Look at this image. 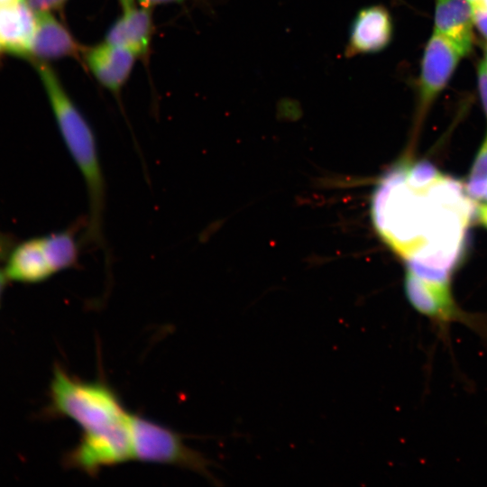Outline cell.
<instances>
[{
  "label": "cell",
  "mask_w": 487,
  "mask_h": 487,
  "mask_svg": "<svg viewBox=\"0 0 487 487\" xmlns=\"http://www.w3.org/2000/svg\"><path fill=\"white\" fill-rule=\"evenodd\" d=\"M82 50L69 31L51 13L36 14V29L30 53L35 61L78 57Z\"/></svg>",
  "instance_id": "9c48e42d"
},
{
  "label": "cell",
  "mask_w": 487,
  "mask_h": 487,
  "mask_svg": "<svg viewBox=\"0 0 487 487\" xmlns=\"http://www.w3.org/2000/svg\"><path fill=\"white\" fill-rule=\"evenodd\" d=\"M483 199H482V201H483V203H486L487 204V189H486V192L482 198Z\"/></svg>",
  "instance_id": "603a6c76"
},
{
  "label": "cell",
  "mask_w": 487,
  "mask_h": 487,
  "mask_svg": "<svg viewBox=\"0 0 487 487\" xmlns=\"http://www.w3.org/2000/svg\"><path fill=\"white\" fill-rule=\"evenodd\" d=\"M140 6L152 8L154 6L165 4L182 3L188 0H137Z\"/></svg>",
  "instance_id": "e0dca14e"
},
{
  "label": "cell",
  "mask_w": 487,
  "mask_h": 487,
  "mask_svg": "<svg viewBox=\"0 0 487 487\" xmlns=\"http://www.w3.org/2000/svg\"><path fill=\"white\" fill-rule=\"evenodd\" d=\"M473 24L467 0H436L434 32L451 41L463 56L472 50Z\"/></svg>",
  "instance_id": "30bf717a"
},
{
  "label": "cell",
  "mask_w": 487,
  "mask_h": 487,
  "mask_svg": "<svg viewBox=\"0 0 487 487\" xmlns=\"http://www.w3.org/2000/svg\"><path fill=\"white\" fill-rule=\"evenodd\" d=\"M68 0H27L35 14L51 13L60 10Z\"/></svg>",
  "instance_id": "4fadbf2b"
},
{
  "label": "cell",
  "mask_w": 487,
  "mask_h": 487,
  "mask_svg": "<svg viewBox=\"0 0 487 487\" xmlns=\"http://www.w3.org/2000/svg\"><path fill=\"white\" fill-rule=\"evenodd\" d=\"M47 413L74 421L80 440L129 443L130 413L118 393L104 380L85 381L56 365L50 384Z\"/></svg>",
  "instance_id": "7a4b0ae2"
},
{
  "label": "cell",
  "mask_w": 487,
  "mask_h": 487,
  "mask_svg": "<svg viewBox=\"0 0 487 487\" xmlns=\"http://www.w3.org/2000/svg\"><path fill=\"white\" fill-rule=\"evenodd\" d=\"M471 5L476 3L478 0H467Z\"/></svg>",
  "instance_id": "cb8c5ba5"
},
{
  "label": "cell",
  "mask_w": 487,
  "mask_h": 487,
  "mask_svg": "<svg viewBox=\"0 0 487 487\" xmlns=\"http://www.w3.org/2000/svg\"><path fill=\"white\" fill-rule=\"evenodd\" d=\"M152 31V9L133 6L124 11L112 24L106 41L132 51L137 58L145 57L149 52Z\"/></svg>",
  "instance_id": "8fae6325"
},
{
  "label": "cell",
  "mask_w": 487,
  "mask_h": 487,
  "mask_svg": "<svg viewBox=\"0 0 487 487\" xmlns=\"http://www.w3.org/2000/svg\"><path fill=\"white\" fill-rule=\"evenodd\" d=\"M16 244V238L8 233L0 231V262L5 261Z\"/></svg>",
  "instance_id": "9a60e30c"
},
{
  "label": "cell",
  "mask_w": 487,
  "mask_h": 487,
  "mask_svg": "<svg viewBox=\"0 0 487 487\" xmlns=\"http://www.w3.org/2000/svg\"><path fill=\"white\" fill-rule=\"evenodd\" d=\"M463 57L455 46L434 32L422 58L418 81V121H421L432 103L442 92Z\"/></svg>",
  "instance_id": "277c9868"
},
{
  "label": "cell",
  "mask_w": 487,
  "mask_h": 487,
  "mask_svg": "<svg viewBox=\"0 0 487 487\" xmlns=\"http://www.w3.org/2000/svg\"><path fill=\"white\" fill-rule=\"evenodd\" d=\"M487 189V134L474 159L465 185L467 194L475 200L482 199Z\"/></svg>",
  "instance_id": "7c38bea8"
},
{
  "label": "cell",
  "mask_w": 487,
  "mask_h": 487,
  "mask_svg": "<svg viewBox=\"0 0 487 487\" xmlns=\"http://www.w3.org/2000/svg\"><path fill=\"white\" fill-rule=\"evenodd\" d=\"M81 54L96 80L114 93L126 83L137 59L132 51L106 41L83 49Z\"/></svg>",
  "instance_id": "8992f818"
},
{
  "label": "cell",
  "mask_w": 487,
  "mask_h": 487,
  "mask_svg": "<svg viewBox=\"0 0 487 487\" xmlns=\"http://www.w3.org/2000/svg\"><path fill=\"white\" fill-rule=\"evenodd\" d=\"M478 207V216L480 222L487 227V204L482 203Z\"/></svg>",
  "instance_id": "ac0fdd59"
},
{
  "label": "cell",
  "mask_w": 487,
  "mask_h": 487,
  "mask_svg": "<svg viewBox=\"0 0 487 487\" xmlns=\"http://www.w3.org/2000/svg\"><path fill=\"white\" fill-rule=\"evenodd\" d=\"M35 68L47 93L61 138L86 185L88 213L84 243L106 253L104 237L106 183L95 133L51 66L44 61H36Z\"/></svg>",
  "instance_id": "6da1fadb"
},
{
  "label": "cell",
  "mask_w": 487,
  "mask_h": 487,
  "mask_svg": "<svg viewBox=\"0 0 487 487\" xmlns=\"http://www.w3.org/2000/svg\"><path fill=\"white\" fill-rule=\"evenodd\" d=\"M471 5L472 8H482L487 10V0H478L476 3Z\"/></svg>",
  "instance_id": "44dd1931"
},
{
  "label": "cell",
  "mask_w": 487,
  "mask_h": 487,
  "mask_svg": "<svg viewBox=\"0 0 487 487\" xmlns=\"http://www.w3.org/2000/svg\"><path fill=\"white\" fill-rule=\"evenodd\" d=\"M2 51H2V49H1V47H0V54H1Z\"/></svg>",
  "instance_id": "d4e9b609"
},
{
  "label": "cell",
  "mask_w": 487,
  "mask_h": 487,
  "mask_svg": "<svg viewBox=\"0 0 487 487\" xmlns=\"http://www.w3.org/2000/svg\"><path fill=\"white\" fill-rule=\"evenodd\" d=\"M16 1H19V0H0V5L1 4L13 3V2H16Z\"/></svg>",
  "instance_id": "7402d4cb"
},
{
  "label": "cell",
  "mask_w": 487,
  "mask_h": 487,
  "mask_svg": "<svg viewBox=\"0 0 487 487\" xmlns=\"http://www.w3.org/2000/svg\"><path fill=\"white\" fill-rule=\"evenodd\" d=\"M478 87L482 106L487 116V60H483L479 66Z\"/></svg>",
  "instance_id": "5bb4252c"
},
{
  "label": "cell",
  "mask_w": 487,
  "mask_h": 487,
  "mask_svg": "<svg viewBox=\"0 0 487 487\" xmlns=\"http://www.w3.org/2000/svg\"><path fill=\"white\" fill-rule=\"evenodd\" d=\"M36 29V14L19 0L0 5V47L3 51L30 57Z\"/></svg>",
  "instance_id": "52a82bcc"
},
{
  "label": "cell",
  "mask_w": 487,
  "mask_h": 487,
  "mask_svg": "<svg viewBox=\"0 0 487 487\" xmlns=\"http://www.w3.org/2000/svg\"><path fill=\"white\" fill-rule=\"evenodd\" d=\"M7 282L8 279L5 276V271L0 270V301Z\"/></svg>",
  "instance_id": "d6986e66"
},
{
  "label": "cell",
  "mask_w": 487,
  "mask_h": 487,
  "mask_svg": "<svg viewBox=\"0 0 487 487\" xmlns=\"http://www.w3.org/2000/svg\"><path fill=\"white\" fill-rule=\"evenodd\" d=\"M5 261L4 271L8 280L33 284L57 274L41 236L16 244Z\"/></svg>",
  "instance_id": "ba28073f"
},
{
  "label": "cell",
  "mask_w": 487,
  "mask_h": 487,
  "mask_svg": "<svg viewBox=\"0 0 487 487\" xmlns=\"http://www.w3.org/2000/svg\"><path fill=\"white\" fill-rule=\"evenodd\" d=\"M132 459L175 465L209 476L207 459L187 446L176 431L138 414H130Z\"/></svg>",
  "instance_id": "3957f363"
},
{
  "label": "cell",
  "mask_w": 487,
  "mask_h": 487,
  "mask_svg": "<svg viewBox=\"0 0 487 487\" xmlns=\"http://www.w3.org/2000/svg\"><path fill=\"white\" fill-rule=\"evenodd\" d=\"M392 34L393 23L389 11L381 5L365 6L351 23L345 55L351 58L379 52L390 44Z\"/></svg>",
  "instance_id": "5b68a950"
},
{
  "label": "cell",
  "mask_w": 487,
  "mask_h": 487,
  "mask_svg": "<svg viewBox=\"0 0 487 487\" xmlns=\"http://www.w3.org/2000/svg\"><path fill=\"white\" fill-rule=\"evenodd\" d=\"M473 23L476 25L482 36L487 40V10L482 8H472Z\"/></svg>",
  "instance_id": "2e32d148"
},
{
  "label": "cell",
  "mask_w": 487,
  "mask_h": 487,
  "mask_svg": "<svg viewBox=\"0 0 487 487\" xmlns=\"http://www.w3.org/2000/svg\"><path fill=\"white\" fill-rule=\"evenodd\" d=\"M123 11L133 8L134 5V0H118Z\"/></svg>",
  "instance_id": "ffe728a7"
}]
</instances>
